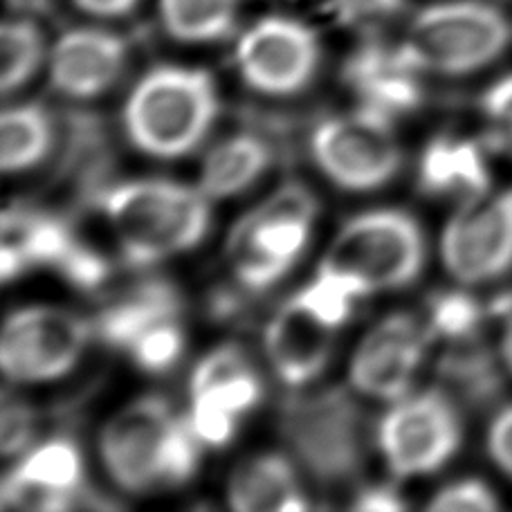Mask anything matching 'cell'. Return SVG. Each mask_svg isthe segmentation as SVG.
Here are the masks:
<instances>
[{
    "mask_svg": "<svg viewBox=\"0 0 512 512\" xmlns=\"http://www.w3.org/2000/svg\"><path fill=\"white\" fill-rule=\"evenodd\" d=\"M209 200L200 187L146 178L108 185L95 205L126 263L146 268L200 245L212 223Z\"/></svg>",
    "mask_w": 512,
    "mask_h": 512,
    "instance_id": "obj_1",
    "label": "cell"
},
{
    "mask_svg": "<svg viewBox=\"0 0 512 512\" xmlns=\"http://www.w3.org/2000/svg\"><path fill=\"white\" fill-rule=\"evenodd\" d=\"M277 427L288 454L324 488L349 486L367 461V423L346 389L290 393L281 400Z\"/></svg>",
    "mask_w": 512,
    "mask_h": 512,
    "instance_id": "obj_2",
    "label": "cell"
},
{
    "mask_svg": "<svg viewBox=\"0 0 512 512\" xmlns=\"http://www.w3.org/2000/svg\"><path fill=\"white\" fill-rule=\"evenodd\" d=\"M216 115L218 93L205 70L160 66L137 81L122 117L135 149L176 160L205 140Z\"/></svg>",
    "mask_w": 512,
    "mask_h": 512,
    "instance_id": "obj_3",
    "label": "cell"
},
{
    "mask_svg": "<svg viewBox=\"0 0 512 512\" xmlns=\"http://www.w3.org/2000/svg\"><path fill=\"white\" fill-rule=\"evenodd\" d=\"M402 43L423 72L474 75L508 52L512 21L490 0H436L414 14Z\"/></svg>",
    "mask_w": 512,
    "mask_h": 512,
    "instance_id": "obj_4",
    "label": "cell"
},
{
    "mask_svg": "<svg viewBox=\"0 0 512 512\" xmlns=\"http://www.w3.org/2000/svg\"><path fill=\"white\" fill-rule=\"evenodd\" d=\"M425 256V234L414 216L400 209H376L351 218L319 265L351 283L360 297H369L414 283Z\"/></svg>",
    "mask_w": 512,
    "mask_h": 512,
    "instance_id": "obj_5",
    "label": "cell"
},
{
    "mask_svg": "<svg viewBox=\"0 0 512 512\" xmlns=\"http://www.w3.org/2000/svg\"><path fill=\"white\" fill-rule=\"evenodd\" d=\"M317 200L306 187H281L234 227L230 259L234 277L250 292L279 283L304 254L317 218Z\"/></svg>",
    "mask_w": 512,
    "mask_h": 512,
    "instance_id": "obj_6",
    "label": "cell"
},
{
    "mask_svg": "<svg viewBox=\"0 0 512 512\" xmlns=\"http://www.w3.org/2000/svg\"><path fill=\"white\" fill-rule=\"evenodd\" d=\"M461 441V411L445 389L407 393L393 402L378 427L384 463L398 479L427 477L445 468L459 452Z\"/></svg>",
    "mask_w": 512,
    "mask_h": 512,
    "instance_id": "obj_7",
    "label": "cell"
},
{
    "mask_svg": "<svg viewBox=\"0 0 512 512\" xmlns=\"http://www.w3.org/2000/svg\"><path fill=\"white\" fill-rule=\"evenodd\" d=\"M310 155L319 171L346 191L380 189L402 167L393 122L367 108L319 124L310 135Z\"/></svg>",
    "mask_w": 512,
    "mask_h": 512,
    "instance_id": "obj_8",
    "label": "cell"
},
{
    "mask_svg": "<svg viewBox=\"0 0 512 512\" xmlns=\"http://www.w3.org/2000/svg\"><path fill=\"white\" fill-rule=\"evenodd\" d=\"M95 326L63 308H18L5 319L0 337V367L14 384L52 382L84 358Z\"/></svg>",
    "mask_w": 512,
    "mask_h": 512,
    "instance_id": "obj_9",
    "label": "cell"
},
{
    "mask_svg": "<svg viewBox=\"0 0 512 512\" xmlns=\"http://www.w3.org/2000/svg\"><path fill=\"white\" fill-rule=\"evenodd\" d=\"M322 61L319 36L292 16H263L236 43V68L252 90L290 97L310 86Z\"/></svg>",
    "mask_w": 512,
    "mask_h": 512,
    "instance_id": "obj_10",
    "label": "cell"
},
{
    "mask_svg": "<svg viewBox=\"0 0 512 512\" xmlns=\"http://www.w3.org/2000/svg\"><path fill=\"white\" fill-rule=\"evenodd\" d=\"M441 261L465 286L504 277L512 268V187L461 203L441 234Z\"/></svg>",
    "mask_w": 512,
    "mask_h": 512,
    "instance_id": "obj_11",
    "label": "cell"
},
{
    "mask_svg": "<svg viewBox=\"0 0 512 512\" xmlns=\"http://www.w3.org/2000/svg\"><path fill=\"white\" fill-rule=\"evenodd\" d=\"M176 414L162 396L128 402L99 434V459L108 477L128 495L160 488V465Z\"/></svg>",
    "mask_w": 512,
    "mask_h": 512,
    "instance_id": "obj_12",
    "label": "cell"
},
{
    "mask_svg": "<svg viewBox=\"0 0 512 512\" xmlns=\"http://www.w3.org/2000/svg\"><path fill=\"white\" fill-rule=\"evenodd\" d=\"M432 333L425 319L407 313L384 317L355 349L349 367L353 389L384 402L405 398L425 360Z\"/></svg>",
    "mask_w": 512,
    "mask_h": 512,
    "instance_id": "obj_13",
    "label": "cell"
},
{
    "mask_svg": "<svg viewBox=\"0 0 512 512\" xmlns=\"http://www.w3.org/2000/svg\"><path fill=\"white\" fill-rule=\"evenodd\" d=\"M423 70L411 59L405 43L378 39L362 43L344 66V81L360 99V108L396 122L423 104Z\"/></svg>",
    "mask_w": 512,
    "mask_h": 512,
    "instance_id": "obj_14",
    "label": "cell"
},
{
    "mask_svg": "<svg viewBox=\"0 0 512 512\" xmlns=\"http://www.w3.org/2000/svg\"><path fill=\"white\" fill-rule=\"evenodd\" d=\"M128 43L106 27H72L50 50V84L70 99H93L111 90L126 70Z\"/></svg>",
    "mask_w": 512,
    "mask_h": 512,
    "instance_id": "obj_15",
    "label": "cell"
},
{
    "mask_svg": "<svg viewBox=\"0 0 512 512\" xmlns=\"http://www.w3.org/2000/svg\"><path fill=\"white\" fill-rule=\"evenodd\" d=\"M335 328L319 322L295 299L274 315L263 331V349L272 371L292 389L322 376L333 355Z\"/></svg>",
    "mask_w": 512,
    "mask_h": 512,
    "instance_id": "obj_16",
    "label": "cell"
},
{
    "mask_svg": "<svg viewBox=\"0 0 512 512\" xmlns=\"http://www.w3.org/2000/svg\"><path fill=\"white\" fill-rule=\"evenodd\" d=\"M75 236V227L66 218L39 212L34 207L9 205L3 214V241H0L3 279L12 281L36 265L57 268Z\"/></svg>",
    "mask_w": 512,
    "mask_h": 512,
    "instance_id": "obj_17",
    "label": "cell"
},
{
    "mask_svg": "<svg viewBox=\"0 0 512 512\" xmlns=\"http://www.w3.org/2000/svg\"><path fill=\"white\" fill-rule=\"evenodd\" d=\"M292 456L265 452L250 456L227 481V504L239 512H297L308 508Z\"/></svg>",
    "mask_w": 512,
    "mask_h": 512,
    "instance_id": "obj_18",
    "label": "cell"
},
{
    "mask_svg": "<svg viewBox=\"0 0 512 512\" xmlns=\"http://www.w3.org/2000/svg\"><path fill=\"white\" fill-rule=\"evenodd\" d=\"M418 185L429 196H452L461 203L486 194L490 191L486 149L468 137H436L420 155Z\"/></svg>",
    "mask_w": 512,
    "mask_h": 512,
    "instance_id": "obj_19",
    "label": "cell"
},
{
    "mask_svg": "<svg viewBox=\"0 0 512 512\" xmlns=\"http://www.w3.org/2000/svg\"><path fill=\"white\" fill-rule=\"evenodd\" d=\"M180 313L182 297L178 288L164 279H146L108 301L93 326L104 344L128 351L142 333L167 319H178Z\"/></svg>",
    "mask_w": 512,
    "mask_h": 512,
    "instance_id": "obj_20",
    "label": "cell"
},
{
    "mask_svg": "<svg viewBox=\"0 0 512 512\" xmlns=\"http://www.w3.org/2000/svg\"><path fill=\"white\" fill-rule=\"evenodd\" d=\"M272 146L254 133L218 142L200 167V189L209 198H232L252 187L272 164Z\"/></svg>",
    "mask_w": 512,
    "mask_h": 512,
    "instance_id": "obj_21",
    "label": "cell"
},
{
    "mask_svg": "<svg viewBox=\"0 0 512 512\" xmlns=\"http://www.w3.org/2000/svg\"><path fill=\"white\" fill-rule=\"evenodd\" d=\"M438 376L445 391L470 407L490 405L504 387L501 367L479 337L450 342V349L438 360Z\"/></svg>",
    "mask_w": 512,
    "mask_h": 512,
    "instance_id": "obj_22",
    "label": "cell"
},
{
    "mask_svg": "<svg viewBox=\"0 0 512 512\" xmlns=\"http://www.w3.org/2000/svg\"><path fill=\"white\" fill-rule=\"evenodd\" d=\"M57 128L50 111L41 104L5 108L0 122V167L5 173H23L48 158Z\"/></svg>",
    "mask_w": 512,
    "mask_h": 512,
    "instance_id": "obj_23",
    "label": "cell"
},
{
    "mask_svg": "<svg viewBox=\"0 0 512 512\" xmlns=\"http://www.w3.org/2000/svg\"><path fill=\"white\" fill-rule=\"evenodd\" d=\"M243 0H158L162 30L173 41L205 45L232 34Z\"/></svg>",
    "mask_w": 512,
    "mask_h": 512,
    "instance_id": "obj_24",
    "label": "cell"
},
{
    "mask_svg": "<svg viewBox=\"0 0 512 512\" xmlns=\"http://www.w3.org/2000/svg\"><path fill=\"white\" fill-rule=\"evenodd\" d=\"M43 59L45 39L41 27L23 16L7 18L3 23V34H0V61H3L0 84H3V93L12 95L21 90L41 68Z\"/></svg>",
    "mask_w": 512,
    "mask_h": 512,
    "instance_id": "obj_25",
    "label": "cell"
},
{
    "mask_svg": "<svg viewBox=\"0 0 512 512\" xmlns=\"http://www.w3.org/2000/svg\"><path fill=\"white\" fill-rule=\"evenodd\" d=\"M14 472L25 479L39 481L43 486L79 497L81 481H84V461H81L77 443L68 438H52L27 452L25 459L16 463Z\"/></svg>",
    "mask_w": 512,
    "mask_h": 512,
    "instance_id": "obj_26",
    "label": "cell"
},
{
    "mask_svg": "<svg viewBox=\"0 0 512 512\" xmlns=\"http://www.w3.org/2000/svg\"><path fill=\"white\" fill-rule=\"evenodd\" d=\"M299 306L331 328H342L353 315L355 301L362 299L360 292L342 277L319 265L315 277L306 283L297 295H292Z\"/></svg>",
    "mask_w": 512,
    "mask_h": 512,
    "instance_id": "obj_27",
    "label": "cell"
},
{
    "mask_svg": "<svg viewBox=\"0 0 512 512\" xmlns=\"http://www.w3.org/2000/svg\"><path fill=\"white\" fill-rule=\"evenodd\" d=\"M486 308L465 292H441L429 299L425 324L432 340L461 342L479 337Z\"/></svg>",
    "mask_w": 512,
    "mask_h": 512,
    "instance_id": "obj_28",
    "label": "cell"
},
{
    "mask_svg": "<svg viewBox=\"0 0 512 512\" xmlns=\"http://www.w3.org/2000/svg\"><path fill=\"white\" fill-rule=\"evenodd\" d=\"M182 351H185V331H182L178 317L149 328L137 337L126 353L146 373H167L176 367Z\"/></svg>",
    "mask_w": 512,
    "mask_h": 512,
    "instance_id": "obj_29",
    "label": "cell"
},
{
    "mask_svg": "<svg viewBox=\"0 0 512 512\" xmlns=\"http://www.w3.org/2000/svg\"><path fill=\"white\" fill-rule=\"evenodd\" d=\"M326 9L340 27L376 36L407 12V0H326Z\"/></svg>",
    "mask_w": 512,
    "mask_h": 512,
    "instance_id": "obj_30",
    "label": "cell"
},
{
    "mask_svg": "<svg viewBox=\"0 0 512 512\" xmlns=\"http://www.w3.org/2000/svg\"><path fill=\"white\" fill-rule=\"evenodd\" d=\"M75 499V495L43 486L39 481L25 479L14 470L7 474L3 486H0V506H3V510L61 512L75 506Z\"/></svg>",
    "mask_w": 512,
    "mask_h": 512,
    "instance_id": "obj_31",
    "label": "cell"
},
{
    "mask_svg": "<svg viewBox=\"0 0 512 512\" xmlns=\"http://www.w3.org/2000/svg\"><path fill=\"white\" fill-rule=\"evenodd\" d=\"M54 270H57L72 288L95 292L97 288L104 286L108 277H111V261H108L102 252L95 250L93 245L75 236V241L70 243V248L61 256V261Z\"/></svg>",
    "mask_w": 512,
    "mask_h": 512,
    "instance_id": "obj_32",
    "label": "cell"
},
{
    "mask_svg": "<svg viewBox=\"0 0 512 512\" xmlns=\"http://www.w3.org/2000/svg\"><path fill=\"white\" fill-rule=\"evenodd\" d=\"M187 418L205 447H225L234 438L241 416L205 393H198L191 396Z\"/></svg>",
    "mask_w": 512,
    "mask_h": 512,
    "instance_id": "obj_33",
    "label": "cell"
},
{
    "mask_svg": "<svg viewBox=\"0 0 512 512\" xmlns=\"http://www.w3.org/2000/svg\"><path fill=\"white\" fill-rule=\"evenodd\" d=\"M499 506L497 492L477 477L447 483L427 504L429 510L438 512H495Z\"/></svg>",
    "mask_w": 512,
    "mask_h": 512,
    "instance_id": "obj_34",
    "label": "cell"
},
{
    "mask_svg": "<svg viewBox=\"0 0 512 512\" xmlns=\"http://www.w3.org/2000/svg\"><path fill=\"white\" fill-rule=\"evenodd\" d=\"M481 111L490 126L492 146L512 158V72L483 93Z\"/></svg>",
    "mask_w": 512,
    "mask_h": 512,
    "instance_id": "obj_35",
    "label": "cell"
},
{
    "mask_svg": "<svg viewBox=\"0 0 512 512\" xmlns=\"http://www.w3.org/2000/svg\"><path fill=\"white\" fill-rule=\"evenodd\" d=\"M36 438V414L25 402L5 398L3 423H0V447L5 456L25 452Z\"/></svg>",
    "mask_w": 512,
    "mask_h": 512,
    "instance_id": "obj_36",
    "label": "cell"
},
{
    "mask_svg": "<svg viewBox=\"0 0 512 512\" xmlns=\"http://www.w3.org/2000/svg\"><path fill=\"white\" fill-rule=\"evenodd\" d=\"M486 443L492 463L512 481V405L501 407L492 418Z\"/></svg>",
    "mask_w": 512,
    "mask_h": 512,
    "instance_id": "obj_37",
    "label": "cell"
},
{
    "mask_svg": "<svg viewBox=\"0 0 512 512\" xmlns=\"http://www.w3.org/2000/svg\"><path fill=\"white\" fill-rule=\"evenodd\" d=\"M353 508L362 512H396L405 510L407 504L391 486H369L358 490V495L353 497Z\"/></svg>",
    "mask_w": 512,
    "mask_h": 512,
    "instance_id": "obj_38",
    "label": "cell"
},
{
    "mask_svg": "<svg viewBox=\"0 0 512 512\" xmlns=\"http://www.w3.org/2000/svg\"><path fill=\"white\" fill-rule=\"evenodd\" d=\"M140 0H72L79 12H84L99 21H115L135 12Z\"/></svg>",
    "mask_w": 512,
    "mask_h": 512,
    "instance_id": "obj_39",
    "label": "cell"
},
{
    "mask_svg": "<svg viewBox=\"0 0 512 512\" xmlns=\"http://www.w3.org/2000/svg\"><path fill=\"white\" fill-rule=\"evenodd\" d=\"M499 358H501V364H504V367H506V371L512 373V319H510L508 326H506L504 337H501Z\"/></svg>",
    "mask_w": 512,
    "mask_h": 512,
    "instance_id": "obj_40",
    "label": "cell"
}]
</instances>
